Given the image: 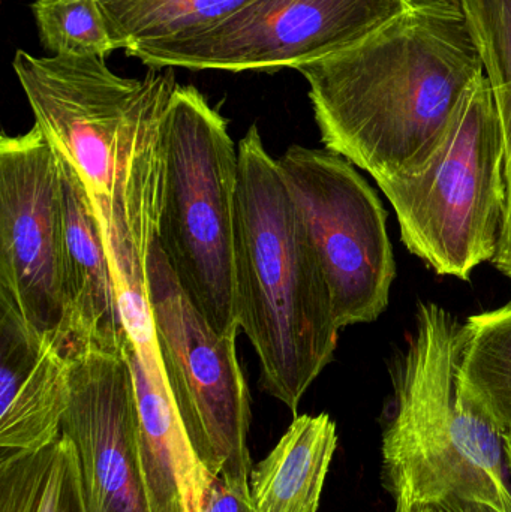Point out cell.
Returning a JSON list of instances; mask_svg holds the SVG:
<instances>
[{"instance_id": "1", "label": "cell", "mask_w": 511, "mask_h": 512, "mask_svg": "<svg viewBox=\"0 0 511 512\" xmlns=\"http://www.w3.org/2000/svg\"><path fill=\"white\" fill-rule=\"evenodd\" d=\"M296 71L326 150L377 182L428 167L485 66L461 0H408L365 38Z\"/></svg>"}, {"instance_id": "2", "label": "cell", "mask_w": 511, "mask_h": 512, "mask_svg": "<svg viewBox=\"0 0 511 512\" xmlns=\"http://www.w3.org/2000/svg\"><path fill=\"white\" fill-rule=\"evenodd\" d=\"M12 68L41 129L83 180L113 264L120 297L146 291V264L164 203L165 122L173 71L114 74L102 57H36Z\"/></svg>"}, {"instance_id": "3", "label": "cell", "mask_w": 511, "mask_h": 512, "mask_svg": "<svg viewBox=\"0 0 511 512\" xmlns=\"http://www.w3.org/2000/svg\"><path fill=\"white\" fill-rule=\"evenodd\" d=\"M237 150V322L260 360L261 390L296 417L306 391L335 358L341 330L311 237L257 125Z\"/></svg>"}, {"instance_id": "4", "label": "cell", "mask_w": 511, "mask_h": 512, "mask_svg": "<svg viewBox=\"0 0 511 512\" xmlns=\"http://www.w3.org/2000/svg\"><path fill=\"white\" fill-rule=\"evenodd\" d=\"M461 354L458 319L420 303L381 448L395 512H511L504 435L462 391Z\"/></svg>"}, {"instance_id": "5", "label": "cell", "mask_w": 511, "mask_h": 512, "mask_svg": "<svg viewBox=\"0 0 511 512\" xmlns=\"http://www.w3.org/2000/svg\"><path fill=\"white\" fill-rule=\"evenodd\" d=\"M158 242L186 297L221 336H237L234 216L239 150L194 86H177L165 122Z\"/></svg>"}, {"instance_id": "6", "label": "cell", "mask_w": 511, "mask_h": 512, "mask_svg": "<svg viewBox=\"0 0 511 512\" xmlns=\"http://www.w3.org/2000/svg\"><path fill=\"white\" fill-rule=\"evenodd\" d=\"M411 254L440 276L470 280L497 255L506 209L504 149L486 75L462 101L452 128L416 176L377 180Z\"/></svg>"}, {"instance_id": "7", "label": "cell", "mask_w": 511, "mask_h": 512, "mask_svg": "<svg viewBox=\"0 0 511 512\" xmlns=\"http://www.w3.org/2000/svg\"><path fill=\"white\" fill-rule=\"evenodd\" d=\"M146 298L165 381L201 465L251 495V396L237 336L216 333L177 282L158 242L147 255Z\"/></svg>"}, {"instance_id": "8", "label": "cell", "mask_w": 511, "mask_h": 512, "mask_svg": "<svg viewBox=\"0 0 511 512\" xmlns=\"http://www.w3.org/2000/svg\"><path fill=\"white\" fill-rule=\"evenodd\" d=\"M278 165L320 259L339 330L377 321L396 277L387 212L377 192L330 150L294 144Z\"/></svg>"}, {"instance_id": "9", "label": "cell", "mask_w": 511, "mask_h": 512, "mask_svg": "<svg viewBox=\"0 0 511 512\" xmlns=\"http://www.w3.org/2000/svg\"><path fill=\"white\" fill-rule=\"evenodd\" d=\"M408 0H249L194 35L126 51L152 69L272 72L297 69L365 38Z\"/></svg>"}, {"instance_id": "10", "label": "cell", "mask_w": 511, "mask_h": 512, "mask_svg": "<svg viewBox=\"0 0 511 512\" xmlns=\"http://www.w3.org/2000/svg\"><path fill=\"white\" fill-rule=\"evenodd\" d=\"M65 194L59 155L38 126L0 140V298L57 348Z\"/></svg>"}, {"instance_id": "11", "label": "cell", "mask_w": 511, "mask_h": 512, "mask_svg": "<svg viewBox=\"0 0 511 512\" xmlns=\"http://www.w3.org/2000/svg\"><path fill=\"white\" fill-rule=\"evenodd\" d=\"M69 360L71 399L60 433L74 445L87 512H152L125 354L80 352Z\"/></svg>"}, {"instance_id": "12", "label": "cell", "mask_w": 511, "mask_h": 512, "mask_svg": "<svg viewBox=\"0 0 511 512\" xmlns=\"http://www.w3.org/2000/svg\"><path fill=\"white\" fill-rule=\"evenodd\" d=\"M129 342L125 354L134 376L141 466L152 512H200L206 468L186 435L165 381L149 304L123 306Z\"/></svg>"}, {"instance_id": "13", "label": "cell", "mask_w": 511, "mask_h": 512, "mask_svg": "<svg viewBox=\"0 0 511 512\" xmlns=\"http://www.w3.org/2000/svg\"><path fill=\"white\" fill-rule=\"evenodd\" d=\"M65 194L60 351L123 354L129 342L122 297L89 192L60 158Z\"/></svg>"}, {"instance_id": "14", "label": "cell", "mask_w": 511, "mask_h": 512, "mask_svg": "<svg viewBox=\"0 0 511 512\" xmlns=\"http://www.w3.org/2000/svg\"><path fill=\"white\" fill-rule=\"evenodd\" d=\"M71 399V360L0 298V457L48 447Z\"/></svg>"}, {"instance_id": "15", "label": "cell", "mask_w": 511, "mask_h": 512, "mask_svg": "<svg viewBox=\"0 0 511 512\" xmlns=\"http://www.w3.org/2000/svg\"><path fill=\"white\" fill-rule=\"evenodd\" d=\"M338 448L330 415H296L266 459L249 475L258 512H318Z\"/></svg>"}, {"instance_id": "16", "label": "cell", "mask_w": 511, "mask_h": 512, "mask_svg": "<svg viewBox=\"0 0 511 512\" xmlns=\"http://www.w3.org/2000/svg\"><path fill=\"white\" fill-rule=\"evenodd\" d=\"M459 382L465 396L497 426L511 433V300L462 325Z\"/></svg>"}, {"instance_id": "17", "label": "cell", "mask_w": 511, "mask_h": 512, "mask_svg": "<svg viewBox=\"0 0 511 512\" xmlns=\"http://www.w3.org/2000/svg\"><path fill=\"white\" fill-rule=\"evenodd\" d=\"M0 512H87L74 445L0 457Z\"/></svg>"}, {"instance_id": "18", "label": "cell", "mask_w": 511, "mask_h": 512, "mask_svg": "<svg viewBox=\"0 0 511 512\" xmlns=\"http://www.w3.org/2000/svg\"><path fill=\"white\" fill-rule=\"evenodd\" d=\"M462 3L482 54L500 119L506 209L492 264L511 280V0H464Z\"/></svg>"}, {"instance_id": "19", "label": "cell", "mask_w": 511, "mask_h": 512, "mask_svg": "<svg viewBox=\"0 0 511 512\" xmlns=\"http://www.w3.org/2000/svg\"><path fill=\"white\" fill-rule=\"evenodd\" d=\"M249 0H98L116 50L194 35Z\"/></svg>"}, {"instance_id": "20", "label": "cell", "mask_w": 511, "mask_h": 512, "mask_svg": "<svg viewBox=\"0 0 511 512\" xmlns=\"http://www.w3.org/2000/svg\"><path fill=\"white\" fill-rule=\"evenodd\" d=\"M39 39L60 57H102L113 41L98 0H35L32 5Z\"/></svg>"}, {"instance_id": "21", "label": "cell", "mask_w": 511, "mask_h": 512, "mask_svg": "<svg viewBox=\"0 0 511 512\" xmlns=\"http://www.w3.org/2000/svg\"><path fill=\"white\" fill-rule=\"evenodd\" d=\"M200 512H258L249 493L233 489L224 478L206 469Z\"/></svg>"}, {"instance_id": "22", "label": "cell", "mask_w": 511, "mask_h": 512, "mask_svg": "<svg viewBox=\"0 0 511 512\" xmlns=\"http://www.w3.org/2000/svg\"><path fill=\"white\" fill-rule=\"evenodd\" d=\"M504 453H506L507 471L511 477V433L504 435Z\"/></svg>"}, {"instance_id": "23", "label": "cell", "mask_w": 511, "mask_h": 512, "mask_svg": "<svg viewBox=\"0 0 511 512\" xmlns=\"http://www.w3.org/2000/svg\"><path fill=\"white\" fill-rule=\"evenodd\" d=\"M479 512H483V511H479Z\"/></svg>"}]
</instances>
